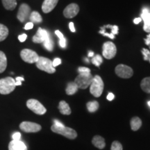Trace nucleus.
Wrapping results in <instances>:
<instances>
[{"label":"nucleus","mask_w":150,"mask_h":150,"mask_svg":"<svg viewBox=\"0 0 150 150\" xmlns=\"http://www.w3.org/2000/svg\"><path fill=\"white\" fill-rule=\"evenodd\" d=\"M141 19L144 22V31L147 33H150V12L147 8L142 9Z\"/></svg>","instance_id":"14"},{"label":"nucleus","mask_w":150,"mask_h":150,"mask_svg":"<svg viewBox=\"0 0 150 150\" xmlns=\"http://www.w3.org/2000/svg\"><path fill=\"white\" fill-rule=\"evenodd\" d=\"M61 63V60L59 59V58H56L52 61V65H53L54 67H55L58 65H59Z\"/></svg>","instance_id":"34"},{"label":"nucleus","mask_w":150,"mask_h":150,"mask_svg":"<svg viewBox=\"0 0 150 150\" xmlns=\"http://www.w3.org/2000/svg\"><path fill=\"white\" fill-rule=\"evenodd\" d=\"M147 104H148V106H149V107H150V101H149V102H147Z\"/></svg>","instance_id":"44"},{"label":"nucleus","mask_w":150,"mask_h":150,"mask_svg":"<svg viewBox=\"0 0 150 150\" xmlns=\"http://www.w3.org/2000/svg\"><path fill=\"white\" fill-rule=\"evenodd\" d=\"M78 89V86H76V84L74 82H70V83L67 84L65 92H66L67 95H74V94L77 92Z\"/></svg>","instance_id":"21"},{"label":"nucleus","mask_w":150,"mask_h":150,"mask_svg":"<svg viewBox=\"0 0 150 150\" xmlns=\"http://www.w3.org/2000/svg\"><path fill=\"white\" fill-rule=\"evenodd\" d=\"M16 81H24V79L23 77H21V76H18V77L16 78Z\"/></svg>","instance_id":"42"},{"label":"nucleus","mask_w":150,"mask_h":150,"mask_svg":"<svg viewBox=\"0 0 150 150\" xmlns=\"http://www.w3.org/2000/svg\"><path fill=\"white\" fill-rule=\"evenodd\" d=\"M20 128L25 133H36L41 130L42 127L37 123L25 121L20 124Z\"/></svg>","instance_id":"10"},{"label":"nucleus","mask_w":150,"mask_h":150,"mask_svg":"<svg viewBox=\"0 0 150 150\" xmlns=\"http://www.w3.org/2000/svg\"><path fill=\"white\" fill-rule=\"evenodd\" d=\"M27 106L37 115H44L47 112L45 106L39 101L34 99H29L27 102Z\"/></svg>","instance_id":"6"},{"label":"nucleus","mask_w":150,"mask_h":150,"mask_svg":"<svg viewBox=\"0 0 150 150\" xmlns=\"http://www.w3.org/2000/svg\"><path fill=\"white\" fill-rule=\"evenodd\" d=\"M50 35L46 30L42 29V28H38V31L34 36L33 37L32 40L35 43H43L47 38V37Z\"/></svg>","instance_id":"13"},{"label":"nucleus","mask_w":150,"mask_h":150,"mask_svg":"<svg viewBox=\"0 0 150 150\" xmlns=\"http://www.w3.org/2000/svg\"><path fill=\"white\" fill-rule=\"evenodd\" d=\"M144 40H145V44L147 45H149L150 47V34L147 35V38L144 39Z\"/></svg>","instance_id":"38"},{"label":"nucleus","mask_w":150,"mask_h":150,"mask_svg":"<svg viewBox=\"0 0 150 150\" xmlns=\"http://www.w3.org/2000/svg\"><path fill=\"white\" fill-rule=\"evenodd\" d=\"M27 34H25V33H24V34H22V35H19V36H18V39H19V40L20 41V42H24V41L26 40V39H27Z\"/></svg>","instance_id":"35"},{"label":"nucleus","mask_w":150,"mask_h":150,"mask_svg":"<svg viewBox=\"0 0 150 150\" xmlns=\"http://www.w3.org/2000/svg\"><path fill=\"white\" fill-rule=\"evenodd\" d=\"M90 86H91L90 92L94 97H99L102 95L103 91H104V85L103 80L99 75L94 76L93 81Z\"/></svg>","instance_id":"2"},{"label":"nucleus","mask_w":150,"mask_h":150,"mask_svg":"<svg viewBox=\"0 0 150 150\" xmlns=\"http://www.w3.org/2000/svg\"><path fill=\"white\" fill-rule=\"evenodd\" d=\"M16 80L12 77L4 78L0 79V94L8 95L16 88Z\"/></svg>","instance_id":"3"},{"label":"nucleus","mask_w":150,"mask_h":150,"mask_svg":"<svg viewBox=\"0 0 150 150\" xmlns=\"http://www.w3.org/2000/svg\"><path fill=\"white\" fill-rule=\"evenodd\" d=\"M130 125L133 131H138L142 126V120L138 117H134L131 120Z\"/></svg>","instance_id":"20"},{"label":"nucleus","mask_w":150,"mask_h":150,"mask_svg":"<svg viewBox=\"0 0 150 150\" xmlns=\"http://www.w3.org/2000/svg\"><path fill=\"white\" fill-rule=\"evenodd\" d=\"M115 73L119 77L123 79L131 78L134 74L132 68L126 65L120 64L115 67Z\"/></svg>","instance_id":"9"},{"label":"nucleus","mask_w":150,"mask_h":150,"mask_svg":"<svg viewBox=\"0 0 150 150\" xmlns=\"http://www.w3.org/2000/svg\"><path fill=\"white\" fill-rule=\"evenodd\" d=\"M140 87L144 92L150 93V76L146 77L142 80L141 83H140Z\"/></svg>","instance_id":"24"},{"label":"nucleus","mask_w":150,"mask_h":150,"mask_svg":"<svg viewBox=\"0 0 150 150\" xmlns=\"http://www.w3.org/2000/svg\"><path fill=\"white\" fill-rule=\"evenodd\" d=\"M69 27H70V31H72V32H75L74 24V23H73V22H70V23L69 24Z\"/></svg>","instance_id":"40"},{"label":"nucleus","mask_w":150,"mask_h":150,"mask_svg":"<svg viewBox=\"0 0 150 150\" xmlns=\"http://www.w3.org/2000/svg\"><path fill=\"white\" fill-rule=\"evenodd\" d=\"M7 67V59L6 54L0 51V73H2Z\"/></svg>","instance_id":"23"},{"label":"nucleus","mask_w":150,"mask_h":150,"mask_svg":"<svg viewBox=\"0 0 150 150\" xmlns=\"http://www.w3.org/2000/svg\"><path fill=\"white\" fill-rule=\"evenodd\" d=\"M20 56L24 61L29 63H36L39 56L36 52L29 49H24L20 52Z\"/></svg>","instance_id":"7"},{"label":"nucleus","mask_w":150,"mask_h":150,"mask_svg":"<svg viewBox=\"0 0 150 150\" xmlns=\"http://www.w3.org/2000/svg\"><path fill=\"white\" fill-rule=\"evenodd\" d=\"M79 12V6L76 4H69L63 11V15L66 18H73Z\"/></svg>","instance_id":"12"},{"label":"nucleus","mask_w":150,"mask_h":150,"mask_svg":"<svg viewBox=\"0 0 150 150\" xmlns=\"http://www.w3.org/2000/svg\"><path fill=\"white\" fill-rule=\"evenodd\" d=\"M92 143L93 145L99 149H104L106 146V143H105L104 138L100 136H95L93 137V140H92Z\"/></svg>","instance_id":"17"},{"label":"nucleus","mask_w":150,"mask_h":150,"mask_svg":"<svg viewBox=\"0 0 150 150\" xmlns=\"http://www.w3.org/2000/svg\"><path fill=\"white\" fill-rule=\"evenodd\" d=\"M141 52L144 56V60L145 61H149L150 63V52L147 49H142Z\"/></svg>","instance_id":"30"},{"label":"nucleus","mask_w":150,"mask_h":150,"mask_svg":"<svg viewBox=\"0 0 150 150\" xmlns=\"http://www.w3.org/2000/svg\"><path fill=\"white\" fill-rule=\"evenodd\" d=\"M36 66L39 70L45 71L49 74H53L56 72L55 67L52 65V61L45 57H39L36 62Z\"/></svg>","instance_id":"5"},{"label":"nucleus","mask_w":150,"mask_h":150,"mask_svg":"<svg viewBox=\"0 0 150 150\" xmlns=\"http://www.w3.org/2000/svg\"><path fill=\"white\" fill-rule=\"evenodd\" d=\"M13 140H20L21 138V134L20 132H15L12 136Z\"/></svg>","instance_id":"32"},{"label":"nucleus","mask_w":150,"mask_h":150,"mask_svg":"<svg viewBox=\"0 0 150 150\" xmlns=\"http://www.w3.org/2000/svg\"><path fill=\"white\" fill-rule=\"evenodd\" d=\"M59 111L61 114L63 115H70L71 114V109L70 106H69L68 104L65 101H61L59 102Z\"/></svg>","instance_id":"18"},{"label":"nucleus","mask_w":150,"mask_h":150,"mask_svg":"<svg viewBox=\"0 0 150 150\" xmlns=\"http://www.w3.org/2000/svg\"><path fill=\"white\" fill-rule=\"evenodd\" d=\"M4 7L8 11H13L17 6V0H1Z\"/></svg>","instance_id":"19"},{"label":"nucleus","mask_w":150,"mask_h":150,"mask_svg":"<svg viewBox=\"0 0 150 150\" xmlns=\"http://www.w3.org/2000/svg\"><path fill=\"white\" fill-rule=\"evenodd\" d=\"M43 45H44L45 48L47 50H48L49 52L53 51L54 50V42L52 40V38L50 36V34L49 35L47 38L46 39L45 41L43 42Z\"/></svg>","instance_id":"26"},{"label":"nucleus","mask_w":150,"mask_h":150,"mask_svg":"<svg viewBox=\"0 0 150 150\" xmlns=\"http://www.w3.org/2000/svg\"><path fill=\"white\" fill-rule=\"evenodd\" d=\"M59 45L62 48H65V47H66V39L65 38V37L59 39Z\"/></svg>","instance_id":"33"},{"label":"nucleus","mask_w":150,"mask_h":150,"mask_svg":"<svg viewBox=\"0 0 150 150\" xmlns=\"http://www.w3.org/2000/svg\"><path fill=\"white\" fill-rule=\"evenodd\" d=\"M8 35V28L2 24H0V42L4 40Z\"/></svg>","instance_id":"25"},{"label":"nucleus","mask_w":150,"mask_h":150,"mask_svg":"<svg viewBox=\"0 0 150 150\" xmlns=\"http://www.w3.org/2000/svg\"><path fill=\"white\" fill-rule=\"evenodd\" d=\"M86 106H87V108L89 112H94L98 110L99 104L97 101H93V102H88L87 104H86Z\"/></svg>","instance_id":"27"},{"label":"nucleus","mask_w":150,"mask_h":150,"mask_svg":"<svg viewBox=\"0 0 150 150\" xmlns=\"http://www.w3.org/2000/svg\"><path fill=\"white\" fill-rule=\"evenodd\" d=\"M29 20L32 23H40L42 21V16L37 11H33L29 16Z\"/></svg>","instance_id":"22"},{"label":"nucleus","mask_w":150,"mask_h":150,"mask_svg":"<svg viewBox=\"0 0 150 150\" xmlns=\"http://www.w3.org/2000/svg\"><path fill=\"white\" fill-rule=\"evenodd\" d=\"M94 56V53L93 52H89L88 53V56L89 57H93V56Z\"/></svg>","instance_id":"43"},{"label":"nucleus","mask_w":150,"mask_h":150,"mask_svg":"<svg viewBox=\"0 0 150 150\" xmlns=\"http://www.w3.org/2000/svg\"><path fill=\"white\" fill-rule=\"evenodd\" d=\"M93 77L94 76H92L91 73H82L76 76L74 82L79 88L86 89L91 86Z\"/></svg>","instance_id":"4"},{"label":"nucleus","mask_w":150,"mask_h":150,"mask_svg":"<svg viewBox=\"0 0 150 150\" xmlns=\"http://www.w3.org/2000/svg\"><path fill=\"white\" fill-rule=\"evenodd\" d=\"M91 62L93 63V65H96L97 67H99V65L102 63L103 59H102V56H101L100 55H99V54H97V55L94 56L93 59H92Z\"/></svg>","instance_id":"28"},{"label":"nucleus","mask_w":150,"mask_h":150,"mask_svg":"<svg viewBox=\"0 0 150 150\" xmlns=\"http://www.w3.org/2000/svg\"><path fill=\"white\" fill-rule=\"evenodd\" d=\"M51 129L53 132L62 135L69 139L74 140L77 137V133L76 131L70 127L64 126L63 123L57 120H54V125L52 126Z\"/></svg>","instance_id":"1"},{"label":"nucleus","mask_w":150,"mask_h":150,"mask_svg":"<svg viewBox=\"0 0 150 150\" xmlns=\"http://www.w3.org/2000/svg\"><path fill=\"white\" fill-rule=\"evenodd\" d=\"M102 54L106 59H111L115 57L117 53V49L113 42H106L103 45Z\"/></svg>","instance_id":"8"},{"label":"nucleus","mask_w":150,"mask_h":150,"mask_svg":"<svg viewBox=\"0 0 150 150\" xmlns=\"http://www.w3.org/2000/svg\"><path fill=\"white\" fill-rule=\"evenodd\" d=\"M141 21H142L141 18H135L134 20V23L136 24H139Z\"/></svg>","instance_id":"41"},{"label":"nucleus","mask_w":150,"mask_h":150,"mask_svg":"<svg viewBox=\"0 0 150 150\" xmlns=\"http://www.w3.org/2000/svg\"><path fill=\"white\" fill-rule=\"evenodd\" d=\"M31 15V8L27 4H22L19 8L17 18L21 22H24L28 19Z\"/></svg>","instance_id":"11"},{"label":"nucleus","mask_w":150,"mask_h":150,"mask_svg":"<svg viewBox=\"0 0 150 150\" xmlns=\"http://www.w3.org/2000/svg\"><path fill=\"white\" fill-rule=\"evenodd\" d=\"M114 97H115V96H114V95L111 93H108V95H107V99L108 101H112L114 99Z\"/></svg>","instance_id":"39"},{"label":"nucleus","mask_w":150,"mask_h":150,"mask_svg":"<svg viewBox=\"0 0 150 150\" xmlns=\"http://www.w3.org/2000/svg\"><path fill=\"white\" fill-rule=\"evenodd\" d=\"M78 72L79 74H82V73H91V70L86 67H79Z\"/></svg>","instance_id":"31"},{"label":"nucleus","mask_w":150,"mask_h":150,"mask_svg":"<svg viewBox=\"0 0 150 150\" xmlns=\"http://www.w3.org/2000/svg\"><path fill=\"white\" fill-rule=\"evenodd\" d=\"M122 145L120 142L118 141H114L112 142L111 147H110V150H122Z\"/></svg>","instance_id":"29"},{"label":"nucleus","mask_w":150,"mask_h":150,"mask_svg":"<svg viewBox=\"0 0 150 150\" xmlns=\"http://www.w3.org/2000/svg\"><path fill=\"white\" fill-rule=\"evenodd\" d=\"M55 33H56V35H57L58 37H59V39L63 38L64 37V36H63V33H62L60 31H59V30H56V31H55Z\"/></svg>","instance_id":"37"},{"label":"nucleus","mask_w":150,"mask_h":150,"mask_svg":"<svg viewBox=\"0 0 150 150\" xmlns=\"http://www.w3.org/2000/svg\"><path fill=\"white\" fill-rule=\"evenodd\" d=\"M59 0H45L42 5V10L45 13H48L53 11L57 5Z\"/></svg>","instance_id":"15"},{"label":"nucleus","mask_w":150,"mask_h":150,"mask_svg":"<svg viewBox=\"0 0 150 150\" xmlns=\"http://www.w3.org/2000/svg\"><path fill=\"white\" fill-rule=\"evenodd\" d=\"M33 23L30 22H28V23L26 24V25L24 26V29L29 30V29H33Z\"/></svg>","instance_id":"36"},{"label":"nucleus","mask_w":150,"mask_h":150,"mask_svg":"<svg viewBox=\"0 0 150 150\" xmlns=\"http://www.w3.org/2000/svg\"><path fill=\"white\" fill-rule=\"evenodd\" d=\"M8 150H28L27 145L21 140H11L8 145Z\"/></svg>","instance_id":"16"}]
</instances>
